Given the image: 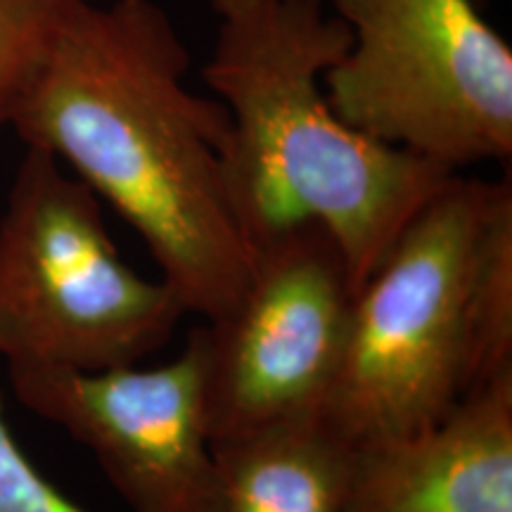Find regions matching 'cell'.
Returning a JSON list of instances; mask_svg holds the SVG:
<instances>
[{
    "label": "cell",
    "instance_id": "4",
    "mask_svg": "<svg viewBox=\"0 0 512 512\" xmlns=\"http://www.w3.org/2000/svg\"><path fill=\"white\" fill-rule=\"evenodd\" d=\"M185 306L121 259L98 195L27 147L0 216V358L8 370L133 366L174 335Z\"/></svg>",
    "mask_w": 512,
    "mask_h": 512
},
{
    "label": "cell",
    "instance_id": "10",
    "mask_svg": "<svg viewBox=\"0 0 512 512\" xmlns=\"http://www.w3.org/2000/svg\"><path fill=\"white\" fill-rule=\"evenodd\" d=\"M505 375H512V188L498 197L486 221L472 271L467 392Z\"/></svg>",
    "mask_w": 512,
    "mask_h": 512
},
{
    "label": "cell",
    "instance_id": "8",
    "mask_svg": "<svg viewBox=\"0 0 512 512\" xmlns=\"http://www.w3.org/2000/svg\"><path fill=\"white\" fill-rule=\"evenodd\" d=\"M354 451V512H512V375L411 437Z\"/></svg>",
    "mask_w": 512,
    "mask_h": 512
},
{
    "label": "cell",
    "instance_id": "1",
    "mask_svg": "<svg viewBox=\"0 0 512 512\" xmlns=\"http://www.w3.org/2000/svg\"><path fill=\"white\" fill-rule=\"evenodd\" d=\"M190 50L157 0H95L64 24L10 128L136 228L188 313L219 318L252 247L230 204L221 100L185 86Z\"/></svg>",
    "mask_w": 512,
    "mask_h": 512
},
{
    "label": "cell",
    "instance_id": "13",
    "mask_svg": "<svg viewBox=\"0 0 512 512\" xmlns=\"http://www.w3.org/2000/svg\"><path fill=\"white\" fill-rule=\"evenodd\" d=\"M475 3H477V5H484V3H486V0H475Z\"/></svg>",
    "mask_w": 512,
    "mask_h": 512
},
{
    "label": "cell",
    "instance_id": "12",
    "mask_svg": "<svg viewBox=\"0 0 512 512\" xmlns=\"http://www.w3.org/2000/svg\"><path fill=\"white\" fill-rule=\"evenodd\" d=\"M0 512H86L60 494L24 456L0 403Z\"/></svg>",
    "mask_w": 512,
    "mask_h": 512
},
{
    "label": "cell",
    "instance_id": "5",
    "mask_svg": "<svg viewBox=\"0 0 512 512\" xmlns=\"http://www.w3.org/2000/svg\"><path fill=\"white\" fill-rule=\"evenodd\" d=\"M351 43L323 76L351 128L456 171L510 164L512 48L475 0H325Z\"/></svg>",
    "mask_w": 512,
    "mask_h": 512
},
{
    "label": "cell",
    "instance_id": "7",
    "mask_svg": "<svg viewBox=\"0 0 512 512\" xmlns=\"http://www.w3.org/2000/svg\"><path fill=\"white\" fill-rule=\"evenodd\" d=\"M24 408L88 448L133 512H197L211 472L204 328L155 368L8 370Z\"/></svg>",
    "mask_w": 512,
    "mask_h": 512
},
{
    "label": "cell",
    "instance_id": "3",
    "mask_svg": "<svg viewBox=\"0 0 512 512\" xmlns=\"http://www.w3.org/2000/svg\"><path fill=\"white\" fill-rule=\"evenodd\" d=\"M512 188L456 174L354 294L347 344L320 422L349 446L411 437L467 392V302L479 240Z\"/></svg>",
    "mask_w": 512,
    "mask_h": 512
},
{
    "label": "cell",
    "instance_id": "2",
    "mask_svg": "<svg viewBox=\"0 0 512 512\" xmlns=\"http://www.w3.org/2000/svg\"><path fill=\"white\" fill-rule=\"evenodd\" d=\"M209 5L216 31L202 76L230 117L223 171L242 235L254 247L318 223L342 249L358 290L456 171L337 117L323 76L351 34L325 0Z\"/></svg>",
    "mask_w": 512,
    "mask_h": 512
},
{
    "label": "cell",
    "instance_id": "11",
    "mask_svg": "<svg viewBox=\"0 0 512 512\" xmlns=\"http://www.w3.org/2000/svg\"><path fill=\"white\" fill-rule=\"evenodd\" d=\"M95 0H0V128L64 24Z\"/></svg>",
    "mask_w": 512,
    "mask_h": 512
},
{
    "label": "cell",
    "instance_id": "6",
    "mask_svg": "<svg viewBox=\"0 0 512 512\" xmlns=\"http://www.w3.org/2000/svg\"><path fill=\"white\" fill-rule=\"evenodd\" d=\"M354 294L342 249L318 223L256 242L245 290L204 325L211 441L320 420L344 356Z\"/></svg>",
    "mask_w": 512,
    "mask_h": 512
},
{
    "label": "cell",
    "instance_id": "9",
    "mask_svg": "<svg viewBox=\"0 0 512 512\" xmlns=\"http://www.w3.org/2000/svg\"><path fill=\"white\" fill-rule=\"evenodd\" d=\"M356 451L320 420L280 422L211 441L197 512H354Z\"/></svg>",
    "mask_w": 512,
    "mask_h": 512
}]
</instances>
